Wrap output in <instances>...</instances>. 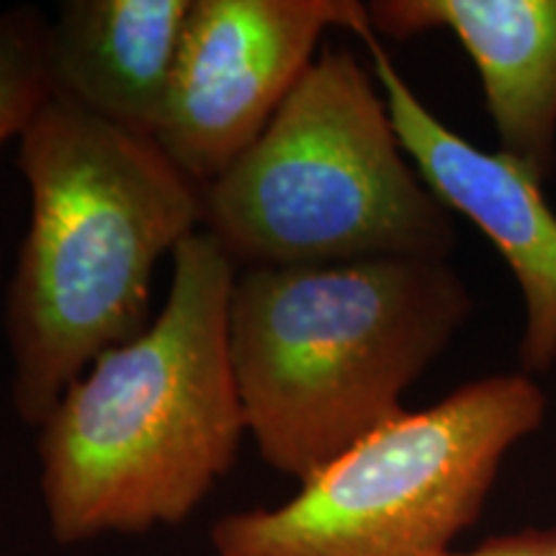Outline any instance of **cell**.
Returning a JSON list of instances; mask_svg holds the SVG:
<instances>
[{
    "label": "cell",
    "mask_w": 556,
    "mask_h": 556,
    "mask_svg": "<svg viewBox=\"0 0 556 556\" xmlns=\"http://www.w3.org/2000/svg\"><path fill=\"white\" fill-rule=\"evenodd\" d=\"M377 37L451 31L475 62L500 152L541 186L556 173V0H374Z\"/></svg>",
    "instance_id": "8"
},
{
    "label": "cell",
    "mask_w": 556,
    "mask_h": 556,
    "mask_svg": "<svg viewBox=\"0 0 556 556\" xmlns=\"http://www.w3.org/2000/svg\"><path fill=\"white\" fill-rule=\"evenodd\" d=\"M471 309L448 261L238 270L229 351L263 462L304 484L405 415V392Z\"/></svg>",
    "instance_id": "3"
},
{
    "label": "cell",
    "mask_w": 556,
    "mask_h": 556,
    "mask_svg": "<svg viewBox=\"0 0 556 556\" xmlns=\"http://www.w3.org/2000/svg\"><path fill=\"white\" fill-rule=\"evenodd\" d=\"M394 129L415 170L451 214H464L513 270L526 325L518 358L526 377L556 364V212L544 186L503 152H486L422 103L377 34L364 39Z\"/></svg>",
    "instance_id": "7"
},
{
    "label": "cell",
    "mask_w": 556,
    "mask_h": 556,
    "mask_svg": "<svg viewBox=\"0 0 556 556\" xmlns=\"http://www.w3.org/2000/svg\"><path fill=\"white\" fill-rule=\"evenodd\" d=\"M193 0H65L50 21L52 88L152 137Z\"/></svg>",
    "instance_id": "9"
},
{
    "label": "cell",
    "mask_w": 556,
    "mask_h": 556,
    "mask_svg": "<svg viewBox=\"0 0 556 556\" xmlns=\"http://www.w3.org/2000/svg\"><path fill=\"white\" fill-rule=\"evenodd\" d=\"M201 229L238 270L448 261L454 214L402 148L374 70L328 47L266 131L201 189Z\"/></svg>",
    "instance_id": "4"
},
{
    "label": "cell",
    "mask_w": 556,
    "mask_h": 556,
    "mask_svg": "<svg viewBox=\"0 0 556 556\" xmlns=\"http://www.w3.org/2000/svg\"><path fill=\"white\" fill-rule=\"evenodd\" d=\"M533 377L497 374L387 422L278 507L212 528L219 556H448L475 523L507 451L541 428Z\"/></svg>",
    "instance_id": "5"
},
{
    "label": "cell",
    "mask_w": 556,
    "mask_h": 556,
    "mask_svg": "<svg viewBox=\"0 0 556 556\" xmlns=\"http://www.w3.org/2000/svg\"><path fill=\"white\" fill-rule=\"evenodd\" d=\"M448 556H556V528H548V531L528 528V531L484 541L471 552H451Z\"/></svg>",
    "instance_id": "11"
},
{
    "label": "cell",
    "mask_w": 556,
    "mask_h": 556,
    "mask_svg": "<svg viewBox=\"0 0 556 556\" xmlns=\"http://www.w3.org/2000/svg\"><path fill=\"white\" fill-rule=\"evenodd\" d=\"M50 93V18L34 5L0 11V144L21 137Z\"/></svg>",
    "instance_id": "10"
},
{
    "label": "cell",
    "mask_w": 556,
    "mask_h": 556,
    "mask_svg": "<svg viewBox=\"0 0 556 556\" xmlns=\"http://www.w3.org/2000/svg\"><path fill=\"white\" fill-rule=\"evenodd\" d=\"M328 29L366 39L356 0H193L155 131L199 189L258 139L317 58Z\"/></svg>",
    "instance_id": "6"
},
{
    "label": "cell",
    "mask_w": 556,
    "mask_h": 556,
    "mask_svg": "<svg viewBox=\"0 0 556 556\" xmlns=\"http://www.w3.org/2000/svg\"><path fill=\"white\" fill-rule=\"evenodd\" d=\"M31 222L5 302L13 407L41 428L65 389L148 330L152 276L201 229V189L152 137L52 88L18 137Z\"/></svg>",
    "instance_id": "2"
},
{
    "label": "cell",
    "mask_w": 556,
    "mask_h": 556,
    "mask_svg": "<svg viewBox=\"0 0 556 556\" xmlns=\"http://www.w3.org/2000/svg\"><path fill=\"white\" fill-rule=\"evenodd\" d=\"M235 278L204 229L186 238L160 315L41 422V492L60 544L184 523L232 469L248 435L229 351Z\"/></svg>",
    "instance_id": "1"
}]
</instances>
